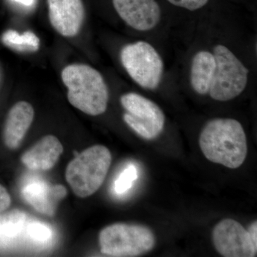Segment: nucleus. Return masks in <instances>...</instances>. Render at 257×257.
<instances>
[{"instance_id":"nucleus-17","label":"nucleus","mask_w":257,"mask_h":257,"mask_svg":"<svg viewBox=\"0 0 257 257\" xmlns=\"http://www.w3.org/2000/svg\"><path fill=\"white\" fill-rule=\"evenodd\" d=\"M138 177L137 170L133 165L128 166L123 171L115 182V191L118 194H123L131 188L134 181Z\"/></svg>"},{"instance_id":"nucleus-11","label":"nucleus","mask_w":257,"mask_h":257,"mask_svg":"<svg viewBox=\"0 0 257 257\" xmlns=\"http://www.w3.org/2000/svg\"><path fill=\"white\" fill-rule=\"evenodd\" d=\"M23 195L38 212L52 216L58 203L67 195V189L60 184L53 185L48 182L36 181L24 187Z\"/></svg>"},{"instance_id":"nucleus-7","label":"nucleus","mask_w":257,"mask_h":257,"mask_svg":"<svg viewBox=\"0 0 257 257\" xmlns=\"http://www.w3.org/2000/svg\"><path fill=\"white\" fill-rule=\"evenodd\" d=\"M120 102L126 111L123 115L125 123L139 136L147 140L160 136L165 127V116L156 103L135 92L123 94Z\"/></svg>"},{"instance_id":"nucleus-12","label":"nucleus","mask_w":257,"mask_h":257,"mask_svg":"<svg viewBox=\"0 0 257 257\" xmlns=\"http://www.w3.org/2000/svg\"><path fill=\"white\" fill-rule=\"evenodd\" d=\"M35 110L31 104L25 101L16 103L10 109L4 128V141L10 150L20 146L31 126Z\"/></svg>"},{"instance_id":"nucleus-1","label":"nucleus","mask_w":257,"mask_h":257,"mask_svg":"<svg viewBox=\"0 0 257 257\" xmlns=\"http://www.w3.org/2000/svg\"><path fill=\"white\" fill-rule=\"evenodd\" d=\"M199 143L208 160L229 169L239 168L247 155V140L242 125L230 118L208 121L201 132Z\"/></svg>"},{"instance_id":"nucleus-10","label":"nucleus","mask_w":257,"mask_h":257,"mask_svg":"<svg viewBox=\"0 0 257 257\" xmlns=\"http://www.w3.org/2000/svg\"><path fill=\"white\" fill-rule=\"evenodd\" d=\"M47 5L54 30L64 37L77 36L85 17L82 0H47Z\"/></svg>"},{"instance_id":"nucleus-5","label":"nucleus","mask_w":257,"mask_h":257,"mask_svg":"<svg viewBox=\"0 0 257 257\" xmlns=\"http://www.w3.org/2000/svg\"><path fill=\"white\" fill-rule=\"evenodd\" d=\"M216 67L209 87V96L214 100L227 101L237 97L247 85L249 71L228 47H214Z\"/></svg>"},{"instance_id":"nucleus-13","label":"nucleus","mask_w":257,"mask_h":257,"mask_svg":"<svg viewBox=\"0 0 257 257\" xmlns=\"http://www.w3.org/2000/svg\"><path fill=\"white\" fill-rule=\"evenodd\" d=\"M60 140L47 135L22 157L24 165L32 170L46 171L53 168L63 152Z\"/></svg>"},{"instance_id":"nucleus-6","label":"nucleus","mask_w":257,"mask_h":257,"mask_svg":"<svg viewBox=\"0 0 257 257\" xmlns=\"http://www.w3.org/2000/svg\"><path fill=\"white\" fill-rule=\"evenodd\" d=\"M121 64L130 77L144 89H157L164 73V62L156 49L148 42L138 41L122 47Z\"/></svg>"},{"instance_id":"nucleus-9","label":"nucleus","mask_w":257,"mask_h":257,"mask_svg":"<svg viewBox=\"0 0 257 257\" xmlns=\"http://www.w3.org/2000/svg\"><path fill=\"white\" fill-rule=\"evenodd\" d=\"M111 3L119 18L138 31L153 30L162 19V10L157 0H111Z\"/></svg>"},{"instance_id":"nucleus-15","label":"nucleus","mask_w":257,"mask_h":257,"mask_svg":"<svg viewBox=\"0 0 257 257\" xmlns=\"http://www.w3.org/2000/svg\"><path fill=\"white\" fill-rule=\"evenodd\" d=\"M2 40L6 46L19 52H36L40 49V38L31 31L20 34L15 30H8L3 34Z\"/></svg>"},{"instance_id":"nucleus-3","label":"nucleus","mask_w":257,"mask_h":257,"mask_svg":"<svg viewBox=\"0 0 257 257\" xmlns=\"http://www.w3.org/2000/svg\"><path fill=\"white\" fill-rule=\"evenodd\" d=\"M111 163L110 151L103 145H94L69 162L66 179L76 195L89 197L104 183Z\"/></svg>"},{"instance_id":"nucleus-4","label":"nucleus","mask_w":257,"mask_h":257,"mask_svg":"<svg viewBox=\"0 0 257 257\" xmlns=\"http://www.w3.org/2000/svg\"><path fill=\"white\" fill-rule=\"evenodd\" d=\"M101 252L109 256H139L155 247L156 238L145 225L116 223L104 228L99 235Z\"/></svg>"},{"instance_id":"nucleus-21","label":"nucleus","mask_w":257,"mask_h":257,"mask_svg":"<svg viewBox=\"0 0 257 257\" xmlns=\"http://www.w3.org/2000/svg\"><path fill=\"white\" fill-rule=\"evenodd\" d=\"M15 3H18L25 7H32L36 3V0H12Z\"/></svg>"},{"instance_id":"nucleus-8","label":"nucleus","mask_w":257,"mask_h":257,"mask_svg":"<svg viewBox=\"0 0 257 257\" xmlns=\"http://www.w3.org/2000/svg\"><path fill=\"white\" fill-rule=\"evenodd\" d=\"M212 240L217 252L224 257L256 256L257 245L248 230L234 219H224L214 226Z\"/></svg>"},{"instance_id":"nucleus-18","label":"nucleus","mask_w":257,"mask_h":257,"mask_svg":"<svg viewBox=\"0 0 257 257\" xmlns=\"http://www.w3.org/2000/svg\"><path fill=\"white\" fill-rule=\"evenodd\" d=\"M28 234L32 239L40 242L49 241L53 235L50 226L40 222H33L29 225Z\"/></svg>"},{"instance_id":"nucleus-20","label":"nucleus","mask_w":257,"mask_h":257,"mask_svg":"<svg viewBox=\"0 0 257 257\" xmlns=\"http://www.w3.org/2000/svg\"><path fill=\"white\" fill-rule=\"evenodd\" d=\"M248 233H249L251 239H252L253 242L257 245V221H253L252 224L250 225L249 228L248 229Z\"/></svg>"},{"instance_id":"nucleus-14","label":"nucleus","mask_w":257,"mask_h":257,"mask_svg":"<svg viewBox=\"0 0 257 257\" xmlns=\"http://www.w3.org/2000/svg\"><path fill=\"white\" fill-rule=\"evenodd\" d=\"M216 67L212 52L201 50L193 57L190 69V84L194 92L200 95L209 93Z\"/></svg>"},{"instance_id":"nucleus-19","label":"nucleus","mask_w":257,"mask_h":257,"mask_svg":"<svg viewBox=\"0 0 257 257\" xmlns=\"http://www.w3.org/2000/svg\"><path fill=\"white\" fill-rule=\"evenodd\" d=\"M11 204V198L7 189L0 184V214L9 208Z\"/></svg>"},{"instance_id":"nucleus-2","label":"nucleus","mask_w":257,"mask_h":257,"mask_svg":"<svg viewBox=\"0 0 257 257\" xmlns=\"http://www.w3.org/2000/svg\"><path fill=\"white\" fill-rule=\"evenodd\" d=\"M61 78L67 88V99L74 107L91 116L105 112L109 89L97 69L84 64H72L64 67Z\"/></svg>"},{"instance_id":"nucleus-16","label":"nucleus","mask_w":257,"mask_h":257,"mask_svg":"<svg viewBox=\"0 0 257 257\" xmlns=\"http://www.w3.org/2000/svg\"><path fill=\"white\" fill-rule=\"evenodd\" d=\"M27 220V214L15 210L0 214V241L13 239L22 232Z\"/></svg>"}]
</instances>
